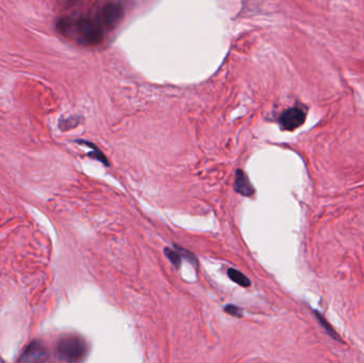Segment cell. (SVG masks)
<instances>
[{"mask_svg":"<svg viewBox=\"0 0 364 363\" xmlns=\"http://www.w3.org/2000/svg\"><path fill=\"white\" fill-rule=\"evenodd\" d=\"M77 143H79V144H84L87 147H91L92 148V151L89 152V156L92 157V158H94V159H96V160H98V161H100L103 164L109 165L107 157L104 156L103 153L100 150H99L95 145L92 144V143L87 142V141H83V140H78V141H77Z\"/></svg>","mask_w":364,"mask_h":363,"instance_id":"8","label":"cell"},{"mask_svg":"<svg viewBox=\"0 0 364 363\" xmlns=\"http://www.w3.org/2000/svg\"><path fill=\"white\" fill-rule=\"evenodd\" d=\"M98 14L107 30H111L114 27H116L120 19L123 18L124 9L119 3L109 2L103 5Z\"/></svg>","mask_w":364,"mask_h":363,"instance_id":"4","label":"cell"},{"mask_svg":"<svg viewBox=\"0 0 364 363\" xmlns=\"http://www.w3.org/2000/svg\"><path fill=\"white\" fill-rule=\"evenodd\" d=\"M234 190L236 193H239L245 197H250L255 193L253 186L248 179L247 175L241 169H238L235 173L234 179Z\"/></svg>","mask_w":364,"mask_h":363,"instance_id":"6","label":"cell"},{"mask_svg":"<svg viewBox=\"0 0 364 363\" xmlns=\"http://www.w3.org/2000/svg\"><path fill=\"white\" fill-rule=\"evenodd\" d=\"M164 254L168 258V260L172 262L176 267H179L181 264V256L179 255L178 251L173 250L170 248H165L164 249Z\"/></svg>","mask_w":364,"mask_h":363,"instance_id":"10","label":"cell"},{"mask_svg":"<svg viewBox=\"0 0 364 363\" xmlns=\"http://www.w3.org/2000/svg\"><path fill=\"white\" fill-rule=\"evenodd\" d=\"M225 312L228 313V314L235 316V317H241L242 316V310L240 308L233 305H228L225 307Z\"/></svg>","mask_w":364,"mask_h":363,"instance_id":"11","label":"cell"},{"mask_svg":"<svg viewBox=\"0 0 364 363\" xmlns=\"http://www.w3.org/2000/svg\"><path fill=\"white\" fill-rule=\"evenodd\" d=\"M0 363H4V362L3 361H0Z\"/></svg>","mask_w":364,"mask_h":363,"instance_id":"12","label":"cell"},{"mask_svg":"<svg viewBox=\"0 0 364 363\" xmlns=\"http://www.w3.org/2000/svg\"><path fill=\"white\" fill-rule=\"evenodd\" d=\"M314 313H315V315H316V317L318 318V321H319V323H321L322 324V326H323V328L325 329V330H326V331L329 333V335H330V337H331V338H333L334 340H338V341H340V339L338 338V334H336V332L334 331V330H333V328L331 327V326H330L329 325V324L326 322V320H325V318H324V316L322 315V314H319V313L317 312V311H314Z\"/></svg>","mask_w":364,"mask_h":363,"instance_id":"9","label":"cell"},{"mask_svg":"<svg viewBox=\"0 0 364 363\" xmlns=\"http://www.w3.org/2000/svg\"><path fill=\"white\" fill-rule=\"evenodd\" d=\"M47 359V350L40 341H33L21 354L18 363H44Z\"/></svg>","mask_w":364,"mask_h":363,"instance_id":"5","label":"cell"},{"mask_svg":"<svg viewBox=\"0 0 364 363\" xmlns=\"http://www.w3.org/2000/svg\"><path fill=\"white\" fill-rule=\"evenodd\" d=\"M227 274H228V277L231 280H232L233 282L238 283L239 285H241V287L247 288V287H249V285H250V280L248 279L244 274H242L241 272H239L238 269L229 268Z\"/></svg>","mask_w":364,"mask_h":363,"instance_id":"7","label":"cell"},{"mask_svg":"<svg viewBox=\"0 0 364 363\" xmlns=\"http://www.w3.org/2000/svg\"><path fill=\"white\" fill-rule=\"evenodd\" d=\"M306 119V112L305 110L299 107H293L280 115L279 123L281 128L288 131H293L305 123Z\"/></svg>","mask_w":364,"mask_h":363,"instance_id":"3","label":"cell"},{"mask_svg":"<svg viewBox=\"0 0 364 363\" xmlns=\"http://www.w3.org/2000/svg\"><path fill=\"white\" fill-rule=\"evenodd\" d=\"M58 29L61 33L68 34L74 32L77 41L85 46L98 45L103 41L107 28L104 27L99 14L96 17L89 15H82L73 19L63 17L58 21Z\"/></svg>","mask_w":364,"mask_h":363,"instance_id":"1","label":"cell"},{"mask_svg":"<svg viewBox=\"0 0 364 363\" xmlns=\"http://www.w3.org/2000/svg\"><path fill=\"white\" fill-rule=\"evenodd\" d=\"M59 358L68 363H78L87 353V344L78 335H68L61 339L57 345Z\"/></svg>","mask_w":364,"mask_h":363,"instance_id":"2","label":"cell"}]
</instances>
